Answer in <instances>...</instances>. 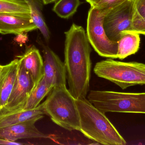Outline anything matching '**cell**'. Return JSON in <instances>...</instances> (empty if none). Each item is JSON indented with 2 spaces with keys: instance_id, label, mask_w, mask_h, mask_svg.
I'll return each mask as SVG.
<instances>
[{
  "instance_id": "18",
  "label": "cell",
  "mask_w": 145,
  "mask_h": 145,
  "mask_svg": "<svg viewBox=\"0 0 145 145\" xmlns=\"http://www.w3.org/2000/svg\"><path fill=\"white\" fill-rule=\"evenodd\" d=\"M81 3L80 0H57L53 11L60 18L69 19L75 14Z\"/></svg>"
},
{
  "instance_id": "19",
  "label": "cell",
  "mask_w": 145,
  "mask_h": 145,
  "mask_svg": "<svg viewBox=\"0 0 145 145\" xmlns=\"http://www.w3.org/2000/svg\"><path fill=\"white\" fill-rule=\"evenodd\" d=\"M2 13L30 14L29 7L24 0H0V13Z\"/></svg>"
},
{
  "instance_id": "16",
  "label": "cell",
  "mask_w": 145,
  "mask_h": 145,
  "mask_svg": "<svg viewBox=\"0 0 145 145\" xmlns=\"http://www.w3.org/2000/svg\"><path fill=\"white\" fill-rule=\"evenodd\" d=\"M118 58L124 59L128 56L135 54L139 49L140 35L133 32L124 33L118 41Z\"/></svg>"
},
{
  "instance_id": "25",
  "label": "cell",
  "mask_w": 145,
  "mask_h": 145,
  "mask_svg": "<svg viewBox=\"0 0 145 145\" xmlns=\"http://www.w3.org/2000/svg\"><path fill=\"white\" fill-rule=\"evenodd\" d=\"M57 1V0H42L43 3L45 5L50 4V3H55Z\"/></svg>"
},
{
  "instance_id": "14",
  "label": "cell",
  "mask_w": 145,
  "mask_h": 145,
  "mask_svg": "<svg viewBox=\"0 0 145 145\" xmlns=\"http://www.w3.org/2000/svg\"><path fill=\"white\" fill-rule=\"evenodd\" d=\"M44 115L45 113L41 104L34 109L0 113V127L22 123L35 118L40 120Z\"/></svg>"
},
{
  "instance_id": "15",
  "label": "cell",
  "mask_w": 145,
  "mask_h": 145,
  "mask_svg": "<svg viewBox=\"0 0 145 145\" xmlns=\"http://www.w3.org/2000/svg\"><path fill=\"white\" fill-rule=\"evenodd\" d=\"M29 9L30 16L32 21L37 29L43 36L46 42L48 43L51 37V33L44 19L42 0H24Z\"/></svg>"
},
{
  "instance_id": "4",
  "label": "cell",
  "mask_w": 145,
  "mask_h": 145,
  "mask_svg": "<svg viewBox=\"0 0 145 145\" xmlns=\"http://www.w3.org/2000/svg\"><path fill=\"white\" fill-rule=\"evenodd\" d=\"M88 99L103 113L145 114V93H121L92 90Z\"/></svg>"
},
{
  "instance_id": "3",
  "label": "cell",
  "mask_w": 145,
  "mask_h": 145,
  "mask_svg": "<svg viewBox=\"0 0 145 145\" xmlns=\"http://www.w3.org/2000/svg\"><path fill=\"white\" fill-rule=\"evenodd\" d=\"M41 104L45 115L69 131L80 130V117L76 99L66 86L54 87Z\"/></svg>"
},
{
  "instance_id": "5",
  "label": "cell",
  "mask_w": 145,
  "mask_h": 145,
  "mask_svg": "<svg viewBox=\"0 0 145 145\" xmlns=\"http://www.w3.org/2000/svg\"><path fill=\"white\" fill-rule=\"evenodd\" d=\"M95 74L117 85L122 89L135 85H145V64L123 62L109 58L97 62Z\"/></svg>"
},
{
  "instance_id": "9",
  "label": "cell",
  "mask_w": 145,
  "mask_h": 145,
  "mask_svg": "<svg viewBox=\"0 0 145 145\" xmlns=\"http://www.w3.org/2000/svg\"><path fill=\"white\" fill-rule=\"evenodd\" d=\"M44 57V80L53 87L66 86L64 63L48 46L42 43Z\"/></svg>"
},
{
  "instance_id": "21",
  "label": "cell",
  "mask_w": 145,
  "mask_h": 145,
  "mask_svg": "<svg viewBox=\"0 0 145 145\" xmlns=\"http://www.w3.org/2000/svg\"><path fill=\"white\" fill-rule=\"evenodd\" d=\"M128 0H100L93 7L106 14L112 9Z\"/></svg>"
},
{
  "instance_id": "23",
  "label": "cell",
  "mask_w": 145,
  "mask_h": 145,
  "mask_svg": "<svg viewBox=\"0 0 145 145\" xmlns=\"http://www.w3.org/2000/svg\"><path fill=\"white\" fill-rule=\"evenodd\" d=\"M24 144L22 143H19L17 141H12L5 139L0 138V145H21Z\"/></svg>"
},
{
  "instance_id": "11",
  "label": "cell",
  "mask_w": 145,
  "mask_h": 145,
  "mask_svg": "<svg viewBox=\"0 0 145 145\" xmlns=\"http://www.w3.org/2000/svg\"><path fill=\"white\" fill-rule=\"evenodd\" d=\"M40 120L35 118L22 123L0 127V138L12 141L24 139L48 138L49 136L39 131L35 125Z\"/></svg>"
},
{
  "instance_id": "12",
  "label": "cell",
  "mask_w": 145,
  "mask_h": 145,
  "mask_svg": "<svg viewBox=\"0 0 145 145\" xmlns=\"http://www.w3.org/2000/svg\"><path fill=\"white\" fill-rule=\"evenodd\" d=\"M17 57L32 77L36 86L44 76V61L40 51L33 45L27 48L24 54Z\"/></svg>"
},
{
  "instance_id": "8",
  "label": "cell",
  "mask_w": 145,
  "mask_h": 145,
  "mask_svg": "<svg viewBox=\"0 0 145 145\" xmlns=\"http://www.w3.org/2000/svg\"><path fill=\"white\" fill-rule=\"evenodd\" d=\"M35 87L32 77L19 61L18 73L12 90L0 113L22 110Z\"/></svg>"
},
{
  "instance_id": "10",
  "label": "cell",
  "mask_w": 145,
  "mask_h": 145,
  "mask_svg": "<svg viewBox=\"0 0 145 145\" xmlns=\"http://www.w3.org/2000/svg\"><path fill=\"white\" fill-rule=\"evenodd\" d=\"M37 29L29 14L0 13V33L22 35Z\"/></svg>"
},
{
  "instance_id": "20",
  "label": "cell",
  "mask_w": 145,
  "mask_h": 145,
  "mask_svg": "<svg viewBox=\"0 0 145 145\" xmlns=\"http://www.w3.org/2000/svg\"><path fill=\"white\" fill-rule=\"evenodd\" d=\"M129 32H133L145 36V18L140 15L133 8L131 28Z\"/></svg>"
},
{
  "instance_id": "26",
  "label": "cell",
  "mask_w": 145,
  "mask_h": 145,
  "mask_svg": "<svg viewBox=\"0 0 145 145\" xmlns=\"http://www.w3.org/2000/svg\"><path fill=\"white\" fill-rule=\"evenodd\" d=\"M3 66L0 65V74H1V72L3 68Z\"/></svg>"
},
{
  "instance_id": "22",
  "label": "cell",
  "mask_w": 145,
  "mask_h": 145,
  "mask_svg": "<svg viewBox=\"0 0 145 145\" xmlns=\"http://www.w3.org/2000/svg\"><path fill=\"white\" fill-rule=\"evenodd\" d=\"M133 8L140 15L145 18V0H131Z\"/></svg>"
},
{
  "instance_id": "24",
  "label": "cell",
  "mask_w": 145,
  "mask_h": 145,
  "mask_svg": "<svg viewBox=\"0 0 145 145\" xmlns=\"http://www.w3.org/2000/svg\"><path fill=\"white\" fill-rule=\"evenodd\" d=\"M85 1L89 3L91 7H93L100 0H85Z\"/></svg>"
},
{
  "instance_id": "17",
  "label": "cell",
  "mask_w": 145,
  "mask_h": 145,
  "mask_svg": "<svg viewBox=\"0 0 145 145\" xmlns=\"http://www.w3.org/2000/svg\"><path fill=\"white\" fill-rule=\"evenodd\" d=\"M53 87L43 78L36 85L22 110H31L36 108L42 100L48 95Z\"/></svg>"
},
{
  "instance_id": "7",
  "label": "cell",
  "mask_w": 145,
  "mask_h": 145,
  "mask_svg": "<svg viewBox=\"0 0 145 145\" xmlns=\"http://www.w3.org/2000/svg\"><path fill=\"white\" fill-rule=\"evenodd\" d=\"M133 13V2L128 0L106 14L104 17L103 26L110 40L118 42L124 33L129 32Z\"/></svg>"
},
{
  "instance_id": "2",
  "label": "cell",
  "mask_w": 145,
  "mask_h": 145,
  "mask_svg": "<svg viewBox=\"0 0 145 145\" xmlns=\"http://www.w3.org/2000/svg\"><path fill=\"white\" fill-rule=\"evenodd\" d=\"M80 117V131L84 136L105 145H125L126 140L105 115L88 100H76Z\"/></svg>"
},
{
  "instance_id": "6",
  "label": "cell",
  "mask_w": 145,
  "mask_h": 145,
  "mask_svg": "<svg viewBox=\"0 0 145 145\" xmlns=\"http://www.w3.org/2000/svg\"><path fill=\"white\" fill-rule=\"evenodd\" d=\"M105 15L91 7L87 19V36L90 45L100 56L109 58H118V42L108 38L103 26Z\"/></svg>"
},
{
  "instance_id": "13",
  "label": "cell",
  "mask_w": 145,
  "mask_h": 145,
  "mask_svg": "<svg viewBox=\"0 0 145 145\" xmlns=\"http://www.w3.org/2000/svg\"><path fill=\"white\" fill-rule=\"evenodd\" d=\"M18 64V58H16L3 65L0 74V111L7 104L12 90Z\"/></svg>"
},
{
  "instance_id": "1",
  "label": "cell",
  "mask_w": 145,
  "mask_h": 145,
  "mask_svg": "<svg viewBox=\"0 0 145 145\" xmlns=\"http://www.w3.org/2000/svg\"><path fill=\"white\" fill-rule=\"evenodd\" d=\"M65 34L64 64L69 90L76 100L85 98L92 67L90 44L83 27L74 23Z\"/></svg>"
}]
</instances>
